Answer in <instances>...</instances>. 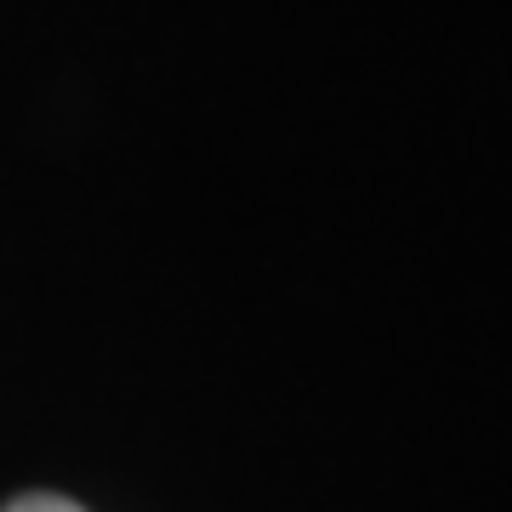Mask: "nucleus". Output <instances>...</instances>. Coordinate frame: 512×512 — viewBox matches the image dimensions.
<instances>
[{"label": "nucleus", "mask_w": 512, "mask_h": 512, "mask_svg": "<svg viewBox=\"0 0 512 512\" xmlns=\"http://www.w3.org/2000/svg\"><path fill=\"white\" fill-rule=\"evenodd\" d=\"M6 512H80L74 501H63V495H18Z\"/></svg>", "instance_id": "nucleus-1"}]
</instances>
